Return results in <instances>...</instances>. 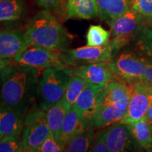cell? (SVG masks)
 <instances>
[{
  "mask_svg": "<svg viewBox=\"0 0 152 152\" xmlns=\"http://www.w3.org/2000/svg\"><path fill=\"white\" fill-rule=\"evenodd\" d=\"M39 70L17 64L3 69L0 104L26 115L38 94Z\"/></svg>",
  "mask_w": 152,
  "mask_h": 152,
  "instance_id": "1",
  "label": "cell"
},
{
  "mask_svg": "<svg viewBox=\"0 0 152 152\" xmlns=\"http://www.w3.org/2000/svg\"><path fill=\"white\" fill-rule=\"evenodd\" d=\"M23 35L28 47L63 49L70 42V36L62 24L47 9L33 16Z\"/></svg>",
  "mask_w": 152,
  "mask_h": 152,
  "instance_id": "2",
  "label": "cell"
},
{
  "mask_svg": "<svg viewBox=\"0 0 152 152\" xmlns=\"http://www.w3.org/2000/svg\"><path fill=\"white\" fill-rule=\"evenodd\" d=\"M71 75L65 68H47L39 78L38 97L39 109L46 112L58 101L62 99Z\"/></svg>",
  "mask_w": 152,
  "mask_h": 152,
  "instance_id": "3",
  "label": "cell"
},
{
  "mask_svg": "<svg viewBox=\"0 0 152 152\" xmlns=\"http://www.w3.org/2000/svg\"><path fill=\"white\" fill-rule=\"evenodd\" d=\"M144 18L137 11L130 8L109 24L111 35L113 37L110 42L115 52H118L119 49L136 37L144 27Z\"/></svg>",
  "mask_w": 152,
  "mask_h": 152,
  "instance_id": "4",
  "label": "cell"
},
{
  "mask_svg": "<svg viewBox=\"0 0 152 152\" xmlns=\"http://www.w3.org/2000/svg\"><path fill=\"white\" fill-rule=\"evenodd\" d=\"M45 113L39 109H34L26 115L21 135L23 151L37 152L44 141L52 134L47 123Z\"/></svg>",
  "mask_w": 152,
  "mask_h": 152,
  "instance_id": "5",
  "label": "cell"
},
{
  "mask_svg": "<svg viewBox=\"0 0 152 152\" xmlns=\"http://www.w3.org/2000/svg\"><path fill=\"white\" fill-rule=\"evenodd\" d=\"M117 52L110 40L102 46H85L73 49H63L61 56L65 67L109 61Z\"/></svg>",
  "mask_w": 152,
  "mask_h": 152,
  "instance_id": "6",
  "label": "cell"
},
{
  "mask_svg": "<svg viewBox=\"0 0 152 152\" xmlns=\"http://www.w3.org/2000/svg\"><path fill=\"white\" fill-rule=\"evenodd\" d=\"M111 71L128 85L144 81L146 61L134 53L123 52L109 61Z\"/></svg>",
  "mask_w": 152,
  "mask_h": 152,
  "instance_id": "7",
  "label": "cell"
},
{
  "mask_svg": "<svg viewBox=\"0 0 152 152\" xmlns=\"http://www.w3.org/2000/svg\"><path fill=\"white\" fill-rule=\"evenodd\" d=\"M61 50L29 46L14 59L17 65L23 67L37 69L66 68L61 56Z\"/></svg>",
  "mask_w": 152,
  "mask_h": 152,
  "instance_id": "8",
  "label": "cell"
},
{
  "mask_svg": "<svg viewBox=\"0 0 152 152\" xmlns=\"http://www.w3.org/2000/svg\"><path fill=\"white\" fill-rule=\"evenodd\" d=\"M129 85L131 90L130 103L124 117L119 121L125 124H130L145 117L152 104L150 85L142 81Z\"/></svg>",
  "mask_w": 152,
  "mask_h": 152,
  "instance_id": "9",
  "label": "cell"
},
{
  "mask_svg": "<svg viewBox=\"0 0 152 152\" xmlns=\"http://www.w3.org/2000/svg\"><path fill=\"white\" fill-rule=\"evenodd\" d=\"M101 132L111 152L136 151L140 147L133 137L129 124L113 123L101 130Z\"/></svg>",
  "mask_w": 152,
  "mask_h": 152,
  "instance_id": "10",
  "label": "cell"
},
{
  "mask_svg": "<svg viewBox=\"0 0 152 152\" xmlns=\"http://www.w3.org/2000/svg\"><path fill=\"white\" fill-rule=\"evenodd\" d=\"M65 70L69 75L81 77L90 84L106 85L113 80L118 78L111 71L109 65V61L73 67H66Z\"/></svg>",
  "mask_w": 152,
  "mask_h": 152,
  "instance_id": "11",
  "label": "cell"
},
{
  "mask_svg": "<svg viewBox=\"0 0 152 152\" xmlns=\"http://www.w3.org/2000/svg\"><path fill=\"white\" fill-rule=\"evenodd\" d=\"M28 47L23 33L13 30L0 31V58H14Z\"/></svg>",
  "mask_w": 152,
  "mask_h": 152,
  "instance_id": "12",
  "label": "cell"
},
{
  "mask_svg": "<svg viewBox=\"0 0 152 152\" xmlns=\"http://www.w3.org/2000/svg\"><path fill=\"white\" fill-rule=\"evenodd\" d=\"M26 115L0 104V132L3 137L21 139Z\"/></svg>",
  "mask_w": 152,
  "mask_h": 152,
  "instance_id": "13",
  "label": "cell"
},
{
  "mask_svg": "<svg viewBox=\"0 0 152 152\" xmlns=\"http://www.w3.org/2000/svg\"><path fill=\"white\" fill-rule=\"evenodd\" d=\"M106 85L88 83L73 104L84 118L90 123V119L96 109L102 91Z\"/></svg>",
  "mask_w": 152,
  "mask_h": 152,
  "instance_id": "14",
  "label": "cell"
},
{
  "mask_svg": "<svg viewBox=\"0 0 152 152\" xmlns=\"http://www.w3.org/2000/svg\"><path fill=\"white\" fill-rule=\"evenodd\" d=\"M90 126V123L81 115L73 105L70 108L62 123L58 140L65 145L66 142L72 137Z\"/></svg>",
  "mask_w": 152,
  "mask_h": 152,
  "instance_id": "15",
  "label": "cell"
},
{
  "mask_svg": "<svg viewBox=\"0 0 152 152\" xmlns=\"http://www.w3.org/2000/svg\"><path fill=\"white\" fill-rule=\"evenodd\" d=\"M98 16L110 24L131 8L129 0H96Z\"/></svg>",
  "mask_w": 152,
  "mask_h": 152,
  "instance_id": "16",
  "label": "cell"
},
{
  "mask_svg": "<svg viewBox=\"0 0 152 152\" xmlns=\"http://www.w3.org/2000/svg\"><path fill=\"white\" fill-rule=\"evenodd\" d=\"M66 11L68 18L90 19L98 16L96 0H67Z\"/></svg>",
  "mask_w": 152,
  "mask_h": 152,
  "instance_id": "17",
  "label": "cell"
},
{
  "mask_svg": "<svg viewBox=\"0 0 152 152\" xmlns=\"http://www.w3.org/2000/svg\"><path fill=\"white\" fill-rule=\"evenodd\" d=\"M131 132L140 148L149 150L152 149V128L146 118L129 124Z\"/></svg>",
  "mask_w": 152,
  "mask_h": 152,
  "instance_id": "18",
  "label": "cell"
},
{
  "mask_svg": "<svg viewBox=\"0 0 152 152\" xmlns=\"http://www.w3.org/2000/svg\"><path fill=\"white\" fill-rule=\"evenodd\" d=\"M68 110L69 109L67 106L64 104L62 99H61L57 103L51 106L45 113L46 121L50 129L51 133L57 140L64 118Z\"/></svg>",
  "mask_w": 152,
  "mask_h": 152,
  "instance_id": "19",
  "label": "cell"
},
{
  "mask_svg": "<svg viewBox=\"0 0 152 152\" xmlns=\"http://www.w3.org/2000/svg\"><path fill=\"white\" fill-rule=\"evenodd\" d=\"M94 136L92 127L85 128L77 132L66 142L64 151L85 152L89 151Z\"/></svg>",
  "mask_w": 152,
  "mask_h": 152,
  "instance_id": "20",
  "label": "cell"
},
{
  "mask_svg": "<svg viewBox=\"0 0 152 152\" xmlns=\"http://www.w3.org/2000/svg\"><path fill=\"white\" fill-rule=\"evenodd\" d=\"M23 0H0V21H11L20 19L26 14Z\"/></svg>",
  "mask_w": 152,
  "mask_h": 152,
  "instance_id": "21",
  "label": "cell"
},
{
  "mask_svg": "<svg viewBox=\"0 0 152 152\" xmlns=\"http://www.w3.org/2000/svg\"><path fill=\"white\" fill-rule=\"evenodd\" d=\"M87 84L88 83L81 77L75 75H71L62 98L63 102L67 106L68 109H70L75 103L82 91L84 90Z\"/></svg>",
  "mask_w": 152,
  "mask_h": 152,
  "instance_id": "22",
  "label": "cell"
},
{
  "mask_svg": "<svg viewBox=\"0 0 152 152\" xmlns=\"http://www.w3.org/2000/svg\"><path fill=\"white\" fill-rule=\"evenodd\" d=\"M135 39L137 50L140 53L138 56L152 61V29L144 26Z\"/></svg>",
  "mask_w": 152,
  "mask_h": 152,
  "instance_id": "23",
  "label": "cell"
},
{
  "mask_svg": "<svg viewBox=\"0 0 152 152\" xmlns=\"http://www.w3.org/2000/svg\"><path fill=\"white\" fill-rule=\"evenodd\" d=\"M111 33L101 26L92 25L86 35L87 46H102L109 41Z\"/></svg>",
  "mask_w": 152,
  "mask_h": 152,
  "instance_id": "24",
  "label": "cell"
},
{
  "mask_svg": "<svg viewBox=\"0 0 152 152\" xmlns=\"http://www.w3.org/2000/svg\"><path fill=\"white\" fill-rule=\"evenodd\" d=\"M23 151L21 139L11 137H2L0 139V152Z\"/></svg>",
  "mask_w": 152,
  "mask_h": 152,
  "instance_id": "25",
  "label": "cell"
},
{
  "mask_svg": "<svg viewBox=\"0 0 152 152\" xmlns=\"http://www.w3.org/2000/svg\"><path fill=\"white\" fill-rule=\"evenodd\" d=\"M131 8L148 18H152V0H129Z\"/></svg>",
  "mask_w": 152,
  "mask_h": 152,
  "instance_id": "26",
  "label": "cell"
},
{
  "mask_svg": "<svg viewBox=\"0 0 152 152\" xmlns=\"http://www.w3.org/2000/svg\"><path fill=\"white\" fill-rule=\"evenodd\" d=\"M64 144L56 140L55 137L51 134L44 141L38 149L37 152H61L64 151Z\"/></svg>",
  "mask_w": 152,
  "mask_h": 152,
  "instance_id": "27",
  "label": "cell"
},
{
  "mask_svg": "<svg viewBox=\"0 0 152 152\" xmlns=\"http://www.w3.org/2000/svg\"><path fill=\"white\" fill-rule=\"evenodd\" d=\"M89 151L92 152H110V150L107 147V144L104 141L102 132H99L94 136L92 144H91Z\"/></svg>",
  "mask_w": 152,
  "mask_h": 152,
  "instance_id": "28",
  "label": "cell"
},
{
  "mask_svg": "<svg viewBox=\"0 0 152 152\" xmlns=\"http://www.w3.org/2000/svg\"><path fill=\"white\" fill-rule=\"evenodd\" d=\"M39 7H43L49 11L59 10L65 0H36Z\"/></svg>",
  "mask_w": 152,
  "mask_h": 152,
  "instance_id": "29",
  "label": "cell"
},
{
  "mask_svg": "<svg viewBox=\"0 0 152 152\" xmlns=\"http://www.w3.org/2000/svg\"><path fill=\"white\" fill-rule=\"evenodd\" d=\"M144 81L152 86V61H146Z\"/></svg>",
  "mask_w": 152,
  "mask_h": 152,
  "instance_id": "30",
  "label": "cell"
},
{
  "mask_svg": "<svg viewBox=\"0 0 152 152\" xmlns=\"http://www.w3.org/2000/svg\"><path fill=\"white\" fill-rule=\"evenodd\" d=\"M12 64L11 58H0V71Z\"/></svg>",
  "mask_w": 152,
  "mask_h": 152,
  "instance_id": "31",
  "label": "cell"
},
{
  "mask_svg": "<svg viewBox=\"0 0 152 152\" xmlns=\"http://www.w3.org/2000/svg\"><path fill=\"white\" fill-rule=\"evenodd\" d=\"M145 118L146 120L147 121V122L149 123V124L151 125V127L152 128V104L149 107V110H148L147 115H145Z\"/></svg>",
  "mask_w": 152,
  "mask_h": 152,
  "instance_id": "32",
  "label": "cell"
},
{
  "mask_svg": "<svg viewBox=\"0 0 152 152\" xmlns=\"http://www.w3.org/2000/svg\"><path fill=\"white\" fill-rule=\"evenodd\" d=\"M2 77H3V70L0 71V87L1 86V83H2Z\"/></svg>",
  "mask_w": 152,
  "mask_h": 152,
  "instance_id": "33",
  "label": "cell"
},
{
  "mask_svg": "<svg viewBox=\"0 0 152 152\" xmlns=\"http://www.w3.org/2000/svg\"><path fill=\"white\" fill-rule=\"evenodd\" d=\"M150 90H151V94H152V86H151V85H150Z\"/></svg>",
  "mask_w": 152,
  "mask_h": 152,
  "instance_id": "34",
  "label": "cell"
},
{
  "mask_svg": "<svg viewBox=\"0 0 152 152\" xmlns=\"http://www.w3.org/2000/svg\"><path fill=\"white\" fill-rule=\"evenodd\" d=\"M3 137V135H2V134H1V132H0V139H1V137Z\"/></svg>",
  "mask_w": 152,
  "mask_h": 152,
  "instance_id": "35",
  "label": "cell"
},
{
  "mask_svg": "<svg viewBox=\"0 0 152 152\" xmlns=\"http://www.w3.org/2000/svg\"><path fill=\"white\" fill-rule=\"evenodd\" d=\"M151 26H152V22H151Z\"/></svg>",
  "mask_w": 152,
  "mask_h": 152,
  "instance_id": "36",
  "label": "cell"
}]
</instances>
